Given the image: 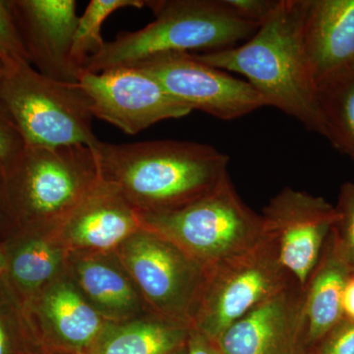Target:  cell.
<instances>
[{
    "label": "cell",
    "instance_id": "6da1fadb",
    "mask_svg": "<svg viewBox=\"0 0 354 354\" xmlns=\"http://www.w3.org/2000/svg\"><path fill=\"white\" fill-rule=\"evenodd\" d=\"M100 176L138 214L176 211L197 201L228 176L230 157L213 146L153 140L94 147Z\"/></svg>",
    "mask_w": 354,
    "mask_h": 354
},
{
    "label": "cell",
    "instance_id": "7a4b0ae2",
    "mask_svg": "<svg viewBox=\"0 0 354 354\" xmlns=\"http://www.w3.org/2000/svg\"><path fill=\"white\" fill-rule=\"evenodd\" d=\"M304 0H279L272 15L245 44L227 50L195 53L204 64L245 77L265 100L324 135L318 90L302 39Z\"/></svg>",
    "mask_w": 354,
    "mask_h": 354
},
{
    "label": "cell",
    "instance_id": "3957f363",
    "mask_svg": "<svg viewBox=\"0 0 354 354\" xmlns=\"http://www.w3.org/2000/svg\"><path fill=\"white\" fill-rule=\"evenodd\" d=\"M146 6L153 11V22L120 32L82 69L100 73L158 53L227 50L248 41L260 28L237 15L225 0H150Z\"/></svg>",
    "mask_w": 354,
    "mask_h": 354
},
{
    "label": "cell",
    "instance_id": "277c9868",
    "mask_svg": "<svg viewBox=\"0 0 354 354\" xmlns=\"http://www.w3.org/2000/svg\"><path fill=\"white\" fill-rule=\"evenodd\" d=\"M100 178L94 149L26 147L7 165L9 201L18 230L50 232Z\"/></svg>",
    "mask_w": 354,
    "mask_h": 354
},
{
    "label": "cell",
    "instance_id": "5b68a950",
    "mask_svg": "<svg viewBox=\"0 0 354 354\" xmlns=\"http://www.w3.org/2000/svg\"><path fill=\"white\" fill-rule=\"evenodd\" d=\"M0 109L26 147L94 148L101 141L93 129L94 115L80 85L44 76L25 60L0 66Z\"/></svg>",
    "mask_w": 354,
    "mask_h": 354
},
{
    "label": "cell",
    "instance_id": "8992f818",
    "mask_svg": "<svg viewBox=\"0 0 354 354\" xmlns=\"http://www.w3.org/2000/svg\"><path fill=\"white\" fill-rule=\"evenodd\" d=\"M139 216L144 227L169 239L209 272L265 237L262 215L242 201L230 174L215 189L183 208Z\"/></svg>",
    "mask_w": 354,
    "mask_h": 354
},
{
    "label": "cell",
    "instance_id": "52a82bcc",
    "mask_svg": "<svg viewBox=\"0 0 354 354\" xmlns=\"http://www.w3.org/2000/svg\"><path fill=\"white\" fill-rule=\"evenodd\" d=\"M118 249L121 263L155 315L192 329L209 270L143 225Z\"/></svg>",
    "mask_w": 354,
    "mask_h": 354
},
{
    "label": "cell",
    "instance_id": "ba28073f",
    "mask_svg": "<svg viewBox=\"0 0 354 354\" xmlns=\"http://www.w3.org/2000/svg\"><path fill=\"white\" fill-rule=\"evenodd\" d=\"M295 281L265 234L252 249L209 272L192 330L216 341L251 309Z\"/></svg>",
    "mask_w": 354,
    "mask_h": 354
},
{
    "label": "cell",
    "instance_id": "9c48e42d",
    "mask_svg": "<svg viewBox=\"0 0 354 354\" xmlns=\"http://www.w3.org/2000/svg\"><path fill=\"white\" fill-rule=\"evenodd\" d=\"M152 76L165 92L194 111L234 120L267 106L247 81L200 62L192 53H158L129 65Z\"/></svg>",
    "mask_w": 354,
    "mask_h": 354
},
{
    "label": "cell",
    "instance_id": "30bf717a",
    "mask_svg": "<svg viewBox=\"0 0 354 354\" xmlns=\"http://www.w3.org/2000/svg\"><path fill=\"white\" fill-rule=\"evenodd\" d=\"M77 83L87 95L94 118L129 135L193 111L167 94L152 76L135 66L116 67L100 73L81 69Z\"/></svg>",
    "mask_w": 354,
    "mask_h": 354
},
{
    "label": "cell",
    "instance_id": "8fae6325",
    "mask_svg": "<svg viewBox=\"0 0 354 354\" xmlns=\"http://www.w3.org/2000/svg\"><path fill=\"white\" fill-rule=\"evenodd\" d=\"M265 234L279 261L302 288L320 259L337 213L322 197L283 188L263 209Z\"/></svg>",
    "mask_w": 354,
    "mask_h": 354
},
{
    "label": "cell",
    "instance_id": "7c38bea8",
    "mask_svg": "<svg viewBox=\"0 0 354 354\" xmlns=\"http://www.w3.org/2000/svg\"><path fill=\"white\" fill-rule=\"evenodd\" d=\"M21 310L38 354H84L109 325L66 281L50 283Z\"/></svg>",
    "mask_w": 354,
    "mask_h": 354
},
{
    "label": "cell",
    "instance_id": "4fadbf2b",
    "mask_svg": "<svg viewBox=\"0 0 354 354\" xmlns=\"http://www.w3.org/2000/svg\"><path fill=\"white\" fill-rule=\"evenodd\" d=\"M305 291L297 281L261 302L216 339L223 354H308Z\"/></svg>",
    "mask_w": 354,
    "mask_h": 354
},
{
    "label": "cell",
    "instance_id": "5bb4252c",
    "mask_svg": "<svg viewBox=\"0 0 354 354\" xmlns=\"http://www.w3.org/2000/svg\"><path fill=\"white\" fill-rule=\"evenodd\" d=\"M29 64L55 80L77 83L71 57L79 17L75 0H8Z\"/></svg>",
    "mask_w": 354,
    "mask_h": 354
},
{
    "label": "cell",
    "instance_id": "9a60e30c",
    "mask_svg": "<svg viewBox=\"0 0 354 354\" xmlns=\"http://www.w3.org/2000/svg\"><path fill=\"white\" fill-rule=\"evenodd\" d=\"M302 39L318 90L354 74V0H304Z\"/></svg>",
    "mask_w": 354,
    "mask_h": 354
},
{
    "label": "cell",
    "instance_id": "2e32d148",
    "mask_svg": "<svg viewBox=\"0 0 354 354\" xmlns=\"http://www.w3.org/2000/svg\"><path fill=\"white\" fill-rule=\"evenodd\" d=\"M142 227L139 214L100 176L55 230L79 248L111 250Z\"/></svg>",
    "mask_w": 354,
    "mask_h": 354
},
{
    "label": "cell",
    "instance_id": "e0dca14e",
    "mask_svg": "<svg viewBox=\"0 0 354 354\" xmlns=\"http://www.w3.org/2000/svg\"><path fill=\"white\" fill-rule=\"evenodd\" d=\"M351 268L330 230L320 259L304 286L307 353L317 348L342 319V297Z\"/></svg>",
    "mask_w": 354,
    "mask_h": 354
},
{
    "label": "cell",
    "instance_id": "ac0fdd59",
    "mask_svg": "<svg viewBox=\"0 0 354 354\" xmlns=\"http://www.w3.org/2000/svg\"><path fill=\"white\" fill-rule=\"evenodd\" d=\"M50 232L19 230L4 243L7 267L3 281L20 308L53 283L62 263V251Z\"/></svg>",
    "mask_w": 354,
    "mask_h": 354
},
{
    "label": "cell",
    "instance_id": "d6986e66",
    "mask_svg": "<svg viewBox=\"0 0 354 354\" xmlns=\"http://www.w3.org/2000/svg\"><path fill=\"white\" fill-rule=\"evenodd\" d=\"M190 330L158 316L124 325L109 324L84 354H174L186 346Z\"/></svg>",
    "mask_w": 354,
    "mask_h": 354
},
{
    "label": "cell",
    "instance_id": "ffe728a7",
    "mask_svg": "<svg viewBox=\"0 0 354 354\" xmlns=\"http://www.w3.org/2000/svg\"><path fill=\"white\" fill-rule=\"evenodd\" d=\"M76 274L84 292L102 311L123 316L138 308L136 290L124 274L109 263L82 260L77 264Z\"/></svg>",
    "mask_w": 354,
    "mask_h": 354
},
{
    "label": "cell",
    "instance_id": "44dd1931",
    "mask_svg": "<svg viewBox=\"0 0 354 354\" xmlns=\"http://www.w3.org/2000/svg\"><path fill=\"white\" fill-rule=\"evenodd\" d=\"M324 137L354 162V74L318 88Z\"/></svg>",
    "mask_w": 354,
    "mask_h": 354
},
{
    "label": "cell",
    "instance_id": "7402d4cb",
    "mask_svg": "<svg viewBox=\"0 0 354 354\" xmlns=\"http://www.w3.org/2000/svg\"><path fill=\"white\" fill-rule=\"evenodd\" d=\"M144 6V0H91L85 12L79 17L74 34L71 57L76 66L82 69L86 60L104 48L106 41L102 39V29L106 18L120 9Z\"/></svg>",
    "mask_w": 354,
    "mask_h": 354
},
{
    "label": "cell",
    "instance_id": "603a6c76",
    "mask_svg": "<svg viewBox=\"0 0 354 354\" xmlns=\"http://www.w3.org/2000/svg\"><path fill=\"white\" fill-rule=\"evenodd\" d=\"M0 354H38L22 310L0 278Z\"/></svg>",
    "mask_w": 354,
    "mask_h": 354
},
{
    "label": "cell",
    "instance_id": "cb8c5ba5",
    "mask_svg": "<svg viewBox=\"0 0 354 354\" xmlns=\"http://www.w3.org/2000/svg\"><path fill=\"white\" fill-rule=\"evenodd\" d=\"M335 209L337 218L332 234L354 274V183H346L342 186Z\"/></svg>",
    "mask_w": 354,
    "mask_h": 354
},
{
    "label": "cell",
    "instance_id": "d4e9b609",
    "mask_svg": "<svg viewBox=\"0 0 354 354\" xmlns=\"http://www.w3.org/2000/svg\"><path fill=\"white\" fill-rule=\"evenodd\" d=\"M13 60L29 62L8 0H0V66Z\"/></svg>",
    "mask_w": 354,
    "mask_h": 354
},
{
    "label": "cell",
    "instance_id": "484cf974",
    "mask_svg": "<svg viewBox=\"0 0 354 354\" xmlns=\"http://www.w3.org/2000/svg\"><path fill=\"white\" fill-rule=\"evenodd\" d=\"M313 354H354V321L342 319Z\"/></svg>",
    "mask_w": 354,
    "mask_h": 354
},
{
    "label": "cell",
    "instance_id": "4316f807",
    "mask_svg": "<svg viewBox=\"0 0 354 354\" xmlns=\"http://www.w3.org/2000/svg\"><path fill=\"white\" fill-rule=\"evenodd\" d=\"M25 148L22 137L0 109V165L4 169Z\"/></svg>",
    "mask_w": 354,
    "mask_h": 354
},
{
    "label": "cell",
    "instance_id": "83f0119b",
    "mask_svg": "<svg viewBox=\"0 0 354 354\" xmlns=\"http://www.w3.org/2000/svg\"><path fill=\"white\" fill-rule=\"evenodd\" d=\"M237 15L247 21L260 26L265 22L276 7L279 0H225Z\"/></svg>",
    "mask_w": 354,
    "mask_h": 354
},
{
    "label": "cell",
    "instance_id": "f1b7e54d",
    "mask_svg": "<svg viewBox=\"0 0 354 354\" xmlns=\"http://www.w3.org/2000/svg\"><path fill=\"white\" fill-rule=\"evenodd\" d=\"M17 232L18 227L14 218L7 191L6 169L3 165H0V241L4 237L6 242Z\"/></svg>",
    "mask_w": 354,
    "mask_h": 354
},
{
    "label": "cell",
    "instance_id": "f546056e",
    "mask_svg": "<svg viewBox=\"0 0 354 354\" xmlns=\"http://www.w3.org/2000/svg\"><path fill=\"white\" fill-rule=\"evenodd\" d=\"M185 354H223L218 344L206 335L191 329L186 342Z\"/></svg>",
    "mask_w": 354,
    "mask_h": 354
},
{
    "label": "cell",
    "instance_id": "4dcf8cb0",
    "mask_svg": "<svg viewBox=\"0 0 354 354\" xmlns=\"http://www.w3.org/2000/svg\"><path fill=\"white\" fill-rule=\"evenodd\" d=\"M344 318L354 321V274L349 277L342 297Z\"/></svg>",
    "mask_w": 354,
    "mask_h": 354
},
{
    "label": "cell",
    "instance_id": "1f68e13d",
    "mask_svg": "<svg viewBox=\"0 0 354 354\" xmlns=\"http://www.w3.org/2000/svg\"><path fill=\"white\" fill-rule=\"evenodd\" d=\"M7 267V257L4 243H0V278H3Z\"/></svg>",
    "mask_w": 354,
    "mask_h": 354
},
{
    "label": "cell",
    "instance_id": "d6a6232c",
    "mask_svg": "<svg viewBox=\"0 0 354 354\" xmlns=\"http://www.w3.org/2000/svg\"><path fill=\"white\" fill-rule=\"evenodd\" d=\"M185 346H184L183 348H181L180 351H176V353H174V354H185Z\"/></svg>",
    "mask_w": 354,
    "mask_h": 354
},
{
    "label": "cell",
    "instance_id": "836d02e7",
    "mask_svg": "<svg viewBox=\"0 0 354 354\" xmlns=\"http://www.w3.org/2000/svg\"><path fill=\"white\" fill-rule=\"evenodd\" d=\"M44 354H70L66 353H59V351H53V353H44Z\"/></svg>",
    "mask_w": 354,
    "mask_h": 354
}]
</instances>
